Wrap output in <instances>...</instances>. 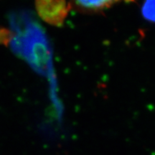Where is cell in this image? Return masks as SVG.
I'll use <instances>...</instances> for the list:
<instances>
[{
  "label": "cell",
  "mask_w": 155,
  "mask_h": 155,
  "mask_svg": "<svg viewBox=\"0 0 155 155\" xmlns=\"http://www.w3.org/2000/svg\"><path fill=\"white\" fill-rule=\"evenodd\" d=\"M141 12L144 19L151 22H155V0H145Z\"/></svg>",
  "instance_id": "cell-4"
},
{
  "label": "cell",
  "mask_w": 155,
  "mask_h": 155,
  "mask_svg": "<svg viewBox=\"0 0 155 155\" xmlns=\"http://www.w3.org/2000/svg\"><path fill=\"white\" fill-rule=\"evenodd\" d=\"M37 12L44 22L61 26L68 16L70 5L66 0H35Z\"/></svg>",
  "instance_id": "cell-2"
},
{
  "label": "cell",
  "mask_w": 155,
  "mask_h": 155,
  "mask_svg": "<svg viewBox=\"0 0 155 155\" xmlns=\"http://www.w3.org/2000/svg\"><path fill=\"white\" fill-rule=\"evenodd\" d=\"M75 6L86 12H98L108 8L119 0H73Z\"/></svg>",
  "instance_id": "cell-3"
},
{
  "label": "cell",
  "mask_w": 155,
  "mask_h": 155,
  "mask_svg": "<svg viewBox=\"0 0 155 155\" xmlns=\"http://www.w3.org/2000/svg\"><path fill=\"white\" fill-rule=\"evenodd\" d=\"M25 29L13 32L14 38L10 45L32 66L44 73L50 55L45 36L33 24H29V28L27 25Z\"/></svg>",
  "instance_id": "cell-1"
},
{
  "label": "cell",
  "mask_w": 155,
  "mask_h": 155,
  "mask_svg": "<svg viewBox=\"0 0 155 155\" xmlns=\"http://www.w3.org/2000/svg\"><path fill=\"white\" fill-rule=\"evenodd\" d=\"M14 38V32L12 30L1 28H0V45L3 46H8L11 44Z\"/></svg>",
  "instance_id": "cell-5"
}]
</instances>
